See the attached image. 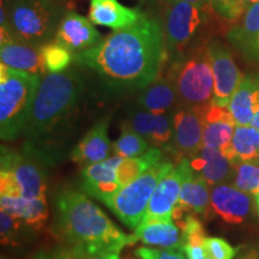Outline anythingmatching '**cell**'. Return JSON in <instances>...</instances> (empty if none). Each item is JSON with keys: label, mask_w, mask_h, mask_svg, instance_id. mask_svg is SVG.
Returning a JSON list of instances; mask_svg holds the SVG:
<instances>
[{"label": "cell", "mask_w": 259, "mask_h": 259, "mask_svg": "<svg viewBox=\"0 0 259 259\" xmlns=\"http://www.w3.org/2000/svg\"><path fill=\"white\" fill-rule=\"evenodd\" d=\"M136 105L154 114H173L180 101L173 82L168 77H157L139 92Z\"/></svg>", "instance_id": "cell-23"}, {"label": "cell", "mask_w": 259, "mask_h": 259, "mask_svg": "<svg viewBox=\"0 0 259 259\" xmlns=\"http://www.w3.org/2000/svg\"><path fill=\"white\" fill-rule=\"evenodd\" d=\"M41 76L0 64V137L12 142L23 134Z\"/></svg>", "instance_id": "cell-4"}, {"label": "cell", "mask_w": 259, "mask_h": 259, "mask_svg": "<svg viewBox=\"0 0 259 259\" xmlns=\"http://www.w3.org/2000/svg\"><path fill=\"white\" fill-rule=\"evenodd\" d=\"M70 259H121L119 253L109 252V253H82V252H70Z\"/></svg>", "instance_id": "cell-39"}, {"label": "cell", "mask_w": 259, "mask_h": 259, "mask_svg": "<svg viewBox=\"0 0 259 259\" xmlns=\"http://www.w3.org/2000/svg\"><path fill=\"white\" fill-rule=\"evenodd\" d=\"M54 41L72 52L79 53L102 41V35L89 18L74 11L65 12L57 29Z\"/></svg>", "instance_id": "cell-16"}, {"label": "cell", "mask_w": 259, "mask_h": 259, "mask_svg": "<svg viewBox=\"0 0 259 259\" xmlns=\"http://www.w3.org/2000/svg\"><path fill=\"white\" fill-rule=\"evenodd\" d=\"M0 259H10V258H8V257H5V255H2V258Z\"/></svg>", "instance_id": "cell-46"}, {"label": "cell", "mask_w": 259, "mask_h": 259, "mask_svg": "<svg viewBox=\"0 0 259 259\" xmlns=\"http://www.w3.org/2000/svg\"><path fill=\"white\" fill-rule=\"evenodd\" d=\"M173 114H154L136 105L130 109L122 124L147 138L151 147L160 148L171 155Z\"/></svg>", "instance_id": "cell-13"}, {"label": "cell", "mask_w": 259, "mask_h": 259, "mask_svg": "<svg viewBox=\"0 0 259 259\" xmlns=\"http://www.w3.org/2000/svg\"><path fill=\"white\" fill-rule=\"evenodd\" d=\"M210 197L211 186L202 178L197 177L192 169L181 186L179 200L173 211V221H180L186 213L204 215L208 218Z\"/></svg>", "instance_id": "cell-20"}, {"label": "cell", "mask_w": 259, "mask_h": 259, "mask_svg": "<svg viewBox=\"0 0 259 259\" xmlns=\"http://www.w3.org/2000/svg\"><path fill=\"white\" fill-rule=\"evenodd\" d=\"M136 254L141 259H186L181 248L139 247Z\"/></svg>", "instance_id": "cell-37"}, {"label": "cell", "mask_w": 259, "mask_h": 259, "mask_svg": "<svg viewBox=\"0 0 259 259\" xmlns=\"http://www.w3.org/2000/svg\"><path fill=\"white\" fill-rule=\"evenodd\" d=\"M150 145L147 138L122 124L121 135L113 143V151L116 156L124 158L137 157L147 153L150 149Z\"/></svg>", "instance_id": "cell-30"}, {"label": "cell", "mask_w": 259, "mask_h": 259, "mask_svg": "<svg viewBox=\"0 0 259 259\" xmlns=\"http://www.w3.org/2000/svg\"><path fill=\"white\" fill-rule=\"evenodd\" d=\"M0 59L2 64L15 70L38 74V76L47 72L42 59L41 47L16 38L2 44Z\"/></svg>", "instance_id": "cell-22"}, {"label": "cell", "mask_w": 259, "mask_h": 259, "mask_svg": "<svg viewBox=\"0 0 259 259\" xmlns=\"http://www.w3.org/2000/svg\"><path fill=\"white\" fill-rule=\"evenodd\" d=\"M236 126L252 124L255 113L259 111V74L244 76L228 103Z\"/></svg>", "instance_id": "cell-25"}, {"label": "cell", "mask_w": 259, "mask_h": 259, "mask_svg": "<svg viewBox=\"0 0 259 259\" xmlns=\"http://www.w3.org/2000/svg\"><path fill=\"white\" fill-rule=\"evenodd\" d=\"M8 27L16 40L44 46L56 36L65 10L57 0H10Z\"/></svg>", "instance_id": "cell-6"}, {"label": "cell", "mask_w": 259, "mask_h": 259, "mask_svg": "<svg viewBox=\"0 0 259 259\" xmlns=\"http://www.w3.org/2000/svg\"><path fill=\"white\" fill-rule=\"evenodd\" d=\"M251 126H253V127H255V128H258L259 130V111L255 113V115H254V118H253V120H252V124H251Z\"/></svg>", "instance_id": "cell-43"}, {"label": "cell", "mask_w": 259, "mask_h": 259, "mask_svg": "<svg viewBox=\"0 0 259 259\" xmlns=\"http://www.w3.org/2000/svg\"><path fill=\"white\" fill-rule=\"evenodd\" d=\"M178 227L181 232L180 247L183 245L204 244L205 241L206 234L203 223L193 213H186L180 221H178Z\"/></svg>", "instance_id": "cell-34"}, {"label": "cell", "mask_w": 259, "mask_h": 259, "mask_svg": "<svg viewBox=\"0 0 259 259\" xmlns=\"http://www.w3.org/2000/svg\"><path fill=\"white\" fill-rule=\"evenodd\" d=\"M142 2L145 3V4H153V3H156L158 0H142Z\"/></svg>", "instance_id": "cell-45"}, {"label": "cell", "mask_w": 259, "mask_h": 259, "mask_svg": "<svg viewBox=\"0 0 259 259\" xmlns=\"http://www.w3.org/2000/svg\"><path fill=\"white\" fill-rule=\"evenodd\" d=\"M258 2L259 0H218L216 10L223 18L238 21L240 16L245 14L246 10Z\"/></svg>", "instance_id": "cell-35"}, {"label": "cell", "mask_w": 259, "mask_h": 259, "mask_svg": "<svg viewBox=\"0 0 259 259\" xmlns=\"http://www.w3.org/2000/svg\"><path fill=\"white\" fill-rule=\"evenodd\" d=\"M167 77L173 82L180 106L200 108L213 100V73L208 44L176 54Z\"/></svg>", "instance_id": "cell-5"}, {"label": "cell", "mask_w": 259, "mask_h": 259, "mask_svg": "<svg viewBox=\"0 0 259 259\" xmlns=\"http://www.w3.org/2000/svg\"><path fill=\"white\" fill-rule=\"evenodd\" d=\"M34 259H70L69 252L57 251V252H40L35 255Z\"/></svg>", "instance_id": "cell-40"}, {"label": "cell", "mask_w": 259, "mask_h": 259, "mask_svg": "<svg viewBox=\"0 0 259 259\" xmlns=\"http://www.w3.org/2000/svg\"><path fill=\"white\" fill-rule=\"evenodd\" d=\"M41 53L47 72H63L69 69L73 61L72 52L56 41L41 46Z\"/></svg>", "instance_id": "cell-32"}, {"label": "cell", "mask_w": 259, "mask_h": 259, "mask_svg": "<svg viewBox=\"0 0 259 259\" xmlns=\"http://www.w3.org/2000/svg\"><path fill=\"white\" fill-rule=\"evenodd\" d=\"M232 163L252 162L259 164V130L253 126H236L231 147L223 149Z\"/></svg>", "instance_id": "cell-28"}, {"label": "cell", "mask_w": 259, "mask_h": 259, "mask_svg": "<svg viewBox=\"0 0 259 259\" xmlns=\"http://www.w3.org/2000/svg\"><path fill=\"white\" fill-rule=\"evenodd\" d=\"M227 38L242 56L259 63V2L246 10L241 21L228 31Z\"/></svg>", "instance_id": "cell-21"}, {"label": "cell", "mask_w": 259, "mask_h": 259, "mask_svg": "<svg viewBox=\"0 0 259 259\" xmlns=\"http://www.w3.org/2000/svg\"><path fill=\"white\" fill-rule=\"evenodd\" d=\"M206 107V106H205ZM179 106L173 114V151L181 158L192 157L202 148L204 108Z\"/></svg>", "instance_id": "cell-11"}, {"label": "cell", "mask_w": 259, "mask_h": 259, "mask_svg": "<svg viewBox=\"0 0 259 259\" xmlns=\"http://www.w3.org/2000/svg\"><path fill=\"white\" fill-rule=\"evenodd\" d=\"M189 161L194 174L210 186L232 180L234 163L222 153L221 149L202 147Z\"/></svg>", "instance_id": "cell-19"}, {"label": "cell", "mask_w": 259, "mask_h": 259, "mask_svg": "<svg viewBox=\"0 0 259 259\" xmlns=\"http://www.w3.org/2000/svg\"><path fill=\"white\" fill-rule=\"evenodd\" d=\"M0 206L2 210L22 220L35 231L45 226L50 215L46 197L27 198L22 196H0Z\"/></svg>", "instance_id": "cell-26"}, {"label": "cell", "mask_w": 259, "mask_h": 259, "mask_svg": "<svg viewBox=\"0 0 259 259\" xmlns=\"http://www.w3.org/2000/svg\"><path fill=\"white\" fill-rule=\"evenodd\" d=\"M121 160L122 157L115 155L101 162L83 167L80 185L83 192L107 205L122 189L116 177V167Z\"/></svg>", "instance_id": "cell-15"}, {"label": "cell", "mask_w": 259, "mask_h": 259, "mask_svg": "<svg viewBox=\"0 0 259 259\" xmlns=\"http://www.w3.org/2000/svg\"><path fill=\"white\" fill-rule=\"evenodd\" d=\"M192 170L189 158H181L158 184L149 202L143 221L173 220V211L180 197L181 186Z\"/></svg>", "instance_id": "cell-12"}, {"label": "cell", "mask_w": 259, "mask_h": 259, "mask_svg": "<svg viewBox=\"0 0 259 259\" xmlns=\"http://www.w3.org/2000/svg\"><path fill=\"white\" fill-rule=\"evenodd\" d=\"M233 186L248 194H259V164L252 162L234 163Z\"/></svg>", "instance_id": "cell-33"}, {"label": "cell", "mask_w": 259, "mask_h": 259, "mask_svg": "<svg viewBox=\"0 0 259 259\" xmlns=\"http://www.w3.org/2000/svg\"><path fill=\"white\" fill-rule=\"evenodd\" d=\"M206 4H192L185 2H167L162 22L167 53L184 52L202 28L206 19Z\"/></svg>", "instance_id": "cell-9"}, {"label": "cell", "mask_w": 259, "mask_h": 259, "mask_svg": "<svg viewBox=\"0 0 259 259\" xmlns=\"http://www.w3.org/2000/svg\"><path fill=\"white\" fill-rule=\"evenodd\" d=\"M83 79L74 70L48 72L41 80L24 126L23 151L46 166L64 155L65 138L74 127L82 101Z\"/></svg>", "instance_id": "cell-2"}, {"label": "cell", "mask_w": 259, "mask_h": 259, "mask_svg": "<svg viewBox=\"0 0 259 259\" xmlns=\"http://www.w3.org/2000/svg\"><path fill=\"white\" fill-rule=\"evenodd\" d=\"M204 245L211 259H234L239 251V248L233 247L225 239L216 238V236H211V238L206 236Z\"/></svg>", "instance_id": "cell-36"}, {"label": "cell", "mask_w": 259, "mask_h": 259, "mask_svg": "<svg viewBox=\"0 0 259 259\" xmlns=\"http://www.w3.org/2000/svg\"><path fill=\"white\" fill-rule=\"evenodd\" d=\"M143 16L138 9L127 8L118 0H90L89 19L94 24L119 30L136 23Z\"/></svg>", "instance_id": "cell-24"}, {"label": "cell", "mask_w": 259, "mask_h": 259, "mask_svg": "<svg viewBox=\"0 0 259 259\" xmlns=\"http://www.w3.org/2000/svg\"><path fill=\"white\" fill-rule=\"evenodd\" d=\"M0 194L44 198L47 191L46 164L24 151L17 153L2 148Z\"/></svg>", "instance_id": "cell-7"}, {"label": "cell", "mask_w": 259, "mask_h": 259, "mask_svg": "<svg viewBox=\"0 0 259 259\" xmlns=\"http://www.w3.org/2000/svg\"><path fill=\"white\" fill-rule=\"evenodd\" d=\"M166 2H185L192 3V4H206V3H210L209 0H166Z\"/></svg>", "instance_id": "cell-42"}, {"label": "cell", "mask_w": 259, "mask_h": 259, "mask_svg": "<svg viewBox=\"0 0 259 259\" xmlns=\"http://www.w3.org/2000/svg\"><path fill=\"white\" fill-rule=\"evenodd\" d=\"M254 202H255V209H257V213L259 216V194H255L254 196Z\"/></svg>", "instance_id": "cell-44"}, {"label": "cell", "mask_w": 259, "mask_h": 259, "mask_svg": "<svg viewBox=\"0 0 259 259\" xmlns=\"http://www.w3.org/2000/svg\"><path fill=\"white\" fill-rule=\"evenodd\" d=\"M180 248L186 259H211L204 244L183 245Z\"/></svg>", "instance_id": "cell-38"}, {"label": "cell", "mask_w": 259, "mask_h": 259, "mask_svg": "<svg viewBox=\"0 0 259 259\" xmlns=\"http://www.w3.org/2000/svg\"><path fill=\"white\" fill-rule=\"evenodd\" d=\"M173 168V162L163 158L128 185L122 187L107 206L127 228L136 229L143 221L149 202L157 185Z\"/></svg>", "instance_id": "cell-8"}, {"label": "cell", "mask_w": 259, "mask_h": 259, "mask_svg": "<svg viewBox=\"0 0 259 259\" xmlns=\"http://www.w3.org/2000/svg\"><path fill=\"white\" fill-rule=\"evenodd\" d=\"M109 118L95 122L71 151V160L79 166H89L109 157L113 150L108 137Z\"/></svg>", "instance_id": "cell-17"}, {"label": "cell", "mask_w": 259, "mask_h": 259, "mask_svg": "<svg viewBox=\"0 0 259 259\" xmlns=\"http://www.w3.org/2000/svg\"><path fill=\"white\" fill-rule=\"evenodd\" d=\"M137 241L161 248H180L181 232L173 220H149L142 221L135 229Z\"/></svg>", "instance_id": "cell-27"}, {"label": "cell", "mask_w": 259, "mask_h": 259, "mask_svg": "<svg viewBox=\"0 0 259 259\" xmlns=\"http://www.w3.org/2000/svg\"><path fill=\"white\" fill-rule=\"evenodd\" d=\"M252 198L248 193L229 184L211 186L210 210L208 216H218L231 225H240L247 221L252 213Z\"/></svg>", "instance_id": "cell-14"}, {"label": "cell", "mask_w": 259, "mask_h": 259, "mask_svg": "<svg viewBox=\"0 0 259 259\" xmlns=\"http://www.w3.org/2000/svg\"><path fill=\"white\" fill-rule=\"evenodd\" d=\"M31 231L35 229L22 220L15 218L4 210L0 211V235L3 245L17 246L23 244Z\"/></svg>", "instance_id": "cell-31"}, {"label": "cell", "mask_w": 259, "mask_h": 259, "mask_svg": "<svg viewBox=\"0 0 259 259\" xmlns=\"http://www.w3.org/2000/svg\"><path fill=\"white\" fill-rule=\"evenodd\" d=\"M210 60L213 73V100L212 103L228 107L233 94L244 78L236 66L231 51L220 41H210L208 44Z\"/></svg>", "instance_id": "cell-10"}, {"label": "cell", "mask_w": 259, "mask_h": 259, "mask_svg": "<svg viewBox=\"0 0 259 259\" xmlns=\"http://www.w3.org/2000/svg\"><path fill=\"white\" fill-rule=\"evenodd\" d=\"M163 158V150L155 147L149 149L147 153L141 156L122 157L119 166L116 167V177H118L119 184L121 187L128 185Z\"/></svg>", "instance_id": "cell-29"}, {"label": "cell", "mask_w": 259, "mask_h": 259, "mask_svg": "<svg viewBox=\"0 0 259 259\" xmlns=\"http://www.w3.org/2000/svg\"><path fill=\"white\" fill-rule=\"evenodd\" d=\"M202 147L223 149L231 147L236 122L228 107L210 103L204 108Z\"/></svg>", "instance_id": "cell-18"}, {"label": "cell", "mask_w": 259, "mask_h": 259, "mask_svg": "<svg viewBox=\"0 0 259 259\" xmlns=\"http://www.w3.org/2000/svg\"><path fill=\"white\" fill-rule=\"evenodd\" d=\"M236 259H259V247H250L242 251Z\"/></svg>", "instance_id": "cell-41"}, {"label": "cell", "mask_w": 259, "mask_h": 259, "mask_svg": "<svg viewBox=\"0 0 259 259\" xmlns=\"http://www.w3.org/2000/svg\"><path fill=\"white\" fill-rule=\"evenodd\" d=\"M167 54L162 23L144 14L96 46L74 53L73 61L96 73L109 90L131 92L157 78Z\"/></svg>", "instance_id": "cell-1"}, {"label": "cell", "mask_w": 259, "mask_h": 259, "mask_svg": "<svg viewBox=\"0 0 259 259\" xmlns=\"http://www.w3.org/2000/svg\"><path fill=\"white\" fill-rule=\"evenodd\" d=\"M60 234L70 252L120 253L125 246L137 242L136 236L124 232L87 194L66 190L57 197Z\"/></svg>", "instance_id": "cell-3"}]
</instances>
